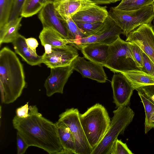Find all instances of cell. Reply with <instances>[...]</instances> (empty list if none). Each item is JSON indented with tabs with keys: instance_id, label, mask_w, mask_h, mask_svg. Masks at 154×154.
<instances>
[{
	"instance_id": "1",
	"label": "cell",
	"mask_w": 154,
	"mask_h": 154,
	"mask_svg": "<svg viewBox=\"0 0 154 154\" xmlns=\"http://www.w3.org/2000/svg\"><path fill=\"white\" fill-rule=\"evenodd\" d=\"M12 124L29 147L39 148L49 154H65L56 123L43 117L36 106H29L28 114L25 118L15 116Z\"/></svg>"
},
{
	"instance_id": "2",
	"label": "cell",
	"mask_w": 154,
	"mask_h": 154,
	"mask_svg": "<svg viewBox=\"0 0 154 154\" xmlns=\"http://www.w3.org/2000/svg\"><path fill=\"white\" fill-rule=\"evenodd\" d=\"M0 81L2 103L15 101L26 85L23 66L15 53L7 47L0 51Z\"/></svg>"
},
{
	"instance_id": "3",
	"label": "cell",
	"mask_w": 154,
	"mask_h": 154,
	"mask_svg": "<svg viewBox=\"0 0 154 154\" xmlns=\"http://www.w3.org/2000/svg\"><path fill=\"white\" fill-rule=\"evenodd\" d=\"M80 120L88 140L93 150L108 131L111 121L105 107L97 103L83 114Z\"/></svg>"
},
{
	"instance_id": "4",
	"label": "cell",
	"mask_w": 154,
	"mask_h": 154,
	"mask_svg": "<svg viewBox=\"0 0 154 154\" xmlns=\"http://www.w3.org/2000/svg\"><path fill=\"white\" fill-rule=\"evenodd\" d=\"M113 112V116L109 128L91 154H111L113 145L118 137L124 134L135 114L128 106L117 108Z\"/></svg>"
},
{
	"instance_id": "5",
	"label": "cell",
	"mask_w": 154,
	"mask_h": 154,
	"mask_svg": "<svg viewBox=\"0 0 154 154\" xmlns=\"http://www.w3.org/2000/svg\"><path fill=\"white\" fill-rule=\"evenodd\" d=\"M108 15L122 30L126 37L129 33L143 24H151L154 19L151 5L138 10L125 11L111 7Z\"/></svg>"
},
{
	"instance_id": "6",
	"label": "cell",
	"mask_w": 154,
	"mask_h": 154,
	"mask_svg": "<svg viewBox=\"0 0 154 154\" xmlns=\"http://www.w3.org/2000/svg\"><path fill=\"white\" fill-rule=\"evenodd\" d=\"M104 66L114 73L142 70L134 58L129 42L122 39L120 36L109 45L108 55Z\"/></svg>"
},
{
	"instance_id": "7",
	"label": "cell",
	"mask_w": 154,
	"mask_h": 154,
	"mask_svg": "<svg viewBox=\"0 0 154 154\" xmlns=\"http://www.w3.org/2000/svg\"><path fill=\"white\" fill-rule=\"evenodd\" d=\"M77 108L67 109L59 116V120L69 128L74 139L76 154H91L93 149L87 138L81 124Z\"/></svg>"
},
{
	"instance_id": "8",
	"label": "cell",
	"mask_w": 154,
	"mask_h": 154,
	"mask_svg": "<svg viewBox=\"0 0 154 154\" xmlns=\"http://www.w3.org/2000/svg\"><path fill=\"white\" fill-rule=\"evenodd\" d=\"M123 33L121 28L108 15L103 26L95 34L86 37L69 41L68 44L79 50L83 46L92 43L110 45Z\"/></svg>"
},
{
	"instance_id": "9",
	"label": "cell",
	"mask_w": 154,
	"mask_h": 154,
	"mask_svg": "<svg viewBox=\"0 0 154 154\" xmlns=\"http://www.w3.org/2000/svg\"><path fill=\"white\" fill-rule=\"evenodd\" d=\"M126 41L135 43L154 64V30L151 24H143L131 32Z\"/></svg>"
},
{
	"instance_id": "10",
	"label": "cell",
	"mask_w": 154,
	"mask_h": 154,
	"mask_svg": "<svg viewBox=\"0 0 154 154\" xmlns=\"http://www.w3.org/2000/svg\"><path fill=\"white\" fill-rule=\"evenodd\" d=\"M77 49L68 44L52 48L49 53H45L42 55V63L50 69L70 65L79 56Z\"/></svg>"
},
{
	"instance_id": "11",
	"label": "cell",
	"mask_w": 154,
	"mask_h": 154,
	"mask_svg": "<svg viewBox=\"0 0 154 154\" xmlns=\"http://www.w3.org/2000/svg\"><path fill=\"white\" fill-rule=\"evenodd\" d=\"M113 102L116 108L125 107L128 105L134 89L122 73H115L111 81Z\"/></svg>"
},
{
	"instance_id": "12",
	"label": "cell",
	"mask_w": 154,
	"mask_h": 154,
	"mask_svg": "<svg viewBox=\"0 0 154 154\" xmlns=\"http://www.w3.org/2000/svg\"><path fill=\"white\" fill-rule=\"evenodd\" d=\"M71 65L51 68V72L46 80L44 87L48 97L59 93L63 94L64 86L73 72Z\"/></svg>"
},
{
	"instance_id": "13",
	"label": "cell",
	"mask_w": 154,
	"mask_h": 154,
	"mask_svg": "<svg viewBox=\"0 0 154 154\" xmlns=\"http://www.w3.org/2000/svg\"><path fill=\"white\" fill-rule=\"evenodd\" d=\"M71 65L74 70L80 73L84 77L102 83L105 82L107 79L102 65L87 61L84 57L78 56L73 60Z\"/></svg>"
},
{
	"instance_id": "14",
	"label": "cell",
	"mask_w": 154,
	"mask_h": 154,
	"mask_svg": "<svg viewBox=\"0 0 154 154\" xmlns=\"http://www.w3.org/2000/svg\"><path fill=\"white\" fill-rule=\"evenodd\" d=\"M38 17L43 28H51L67 41L69 40L66 28L63 21L57 14L53 3L44 5L39 12Z\"/></svg>"
},
{
	"instance_id": "15",
	"label": "cell",
	"mask_w": 154,
	"mask_h": 154,
	"mask_svg": "<svg viewBox=\"0 0 154 154\" xmlns=\"http://www.w3.org/2000/svg\"><path fill=\"white\" fill-rule=\"evenodd\" d=\"M108 15L106 6L94 4L82 9L71 17L75 22L94 23L103 22Z\"/></svg>"
},
{
	"instance_id": "16",
	"label": "cell",
	"mask_w": 154,
	"mask_h": 154,
	"mask_svg": "<svg viewBox=\"0 0 154 154\" xmlns=\"http://www.w3.org/2000/svg\"><path fill=\"white\" fill-rule=\"evenodd\" d=\"M53 3L61 19L71 17L82 9L95 4L91 0H56Z\"/></svg>"
},
{
	"instance_id": "17",
	"label": "cell",
	"mask_w": 154,
	"mask_h": 154,
	"mask_svg": "<svg viewBox=\"0 0 154 154\" xmlns=\"http://www.w3.org/2000/svg\"><path fill=\"white\" fill-rule=\"evenodd\" d=\"M26 38L19 34L12 42L15 52L28 64L33 66L42 63V56L38 55L27 45Z\"/></svg>"
},
{
	"instance_id": "18",
	"label": "cell",
	"mask_w": 154,
	"mask_h": 154,
	"mask_svg": "<svg viewBox=\"0 0 154 154\" xmlns=\"http://www.w3.org/2000/svg\"><path fill=\"white\" fill-rule=\"evenodd\" d=\"M109 47L108 44L94 43L86 45L80 50L85 58L104 66L108 56Z\"/></svg>"
},
{
	"instance_id": "19",
	"label": "cell",
	"mask_w": 154,
	"mask_h": 154,
	"mask_svg": "<svg viewBox=\"0 0 154 154\" xmlns=\"http://www.w3.org/2000/svg\"><path fill=\"white\" fill-rule=\"evenodd\" d=\"M58 135L65 154H76V147L73 136L69 128L58 120L55 123Z\"/></svg>"
},
{
	"instance_id": "20",
	"label": "cell",
	"mask_w": 154,
	"mask_h": 154,
	"mask_svg": "<svg viewBox=\"0 0 154 154\" xmlns=\"http://www.w3.org/2000/svg\"><path fill=\"white\" fill-rule=\"evenodd\" d=\"M121 73L125 77L135 90L154 85V78L142 70H134Z\"/></svg>"
},
{
	"instance_id": "21",
	"label": "cell",
	"mask_w": 154,
	"mask_h": 154,
	"mask_svg": "<svg viewBox=\"0 0 154 154\" xmlns=\"http://www.w3.org/2000/svg\"><path fill=\"white\" fill-rule=\"evenodd\" d=\"M23 17L8 21L0 27V45L3 43L12 42L19 34L18 30L21 26Z\"/></svg>"
},
{
	"instance_id": "22",
	"label": "cell",
	"mask_w": 154,
	"mask_h": 154,
	"mask_svg": "<svg viewBox=\"0 0 154 154\" xmlns=\"http://www.w3.org/2000/svg\"><path fill=\"white\" fill-rule=\"evenodd\" d=\"M39 38L43 46L49 45L52 48H55L68 44L67 40L57 32L49 28L43 27L39 34Z\"/></svg>"
},
{
	"instance_id": "23",
	"label": "cell",
	"mask_w": 154,
	"mask_h": 154,
	"mask_svg": "<svg viewBox=\"0 0 154 154\" xmlns=\"http://www.w3.org/2000/svg\"><path fill=\"white\" fill-rule=\"evenodd\" d=\"M138 94L141 100L145 112V132L147 133L153 128L154 124V104L139 92Z\"/></svg>"
},
{
	"instance_id": "24",
	"label": "cell",
	"mask_w": 154,
	"mask_h": 154,
	"mask_svg": "<svg viewBox=\"0 0 154 154\" xmlns=\"http://www.w3.org/2000/svg\"><path fill=\"white\" fill-rule=\"evenodd\" d=\"M61 19L63 21L67 31L69 37L68 42L88 36L78 27L71 17H66Z\"/></svg>"
},
{
	"instance_id": "25",
	"label": "cell",
	"mask_w": 154,
	"mask_h": 154,
	"mask_svg": "<svg viewBox=\"0 0 154 154\" xmlns=\"http://www.w3.org/2000/svg\"><path fill=\"white\" fill-rule=\"evenodd\" d=\"M153 2L154 0H127L123 2H121L115 7L121 10L132 11L151 5Z\"/></svg>"
},
{
	"instance_id": "26",
	"label": "cell",
	"mask_w": 154,
	"mask_h": 154,
	"mask_svg": "<svg viewBox=\"0 0 154 154\" xmlns=\"http://www.w3.org/2000/svg\"><path fill=\"white\" fill-rule=\"evenodd\" d=\"M40 0H25L22 10L21 16L28 17L38 13L43 6L39 2Z\"/></svg>"
},
{
	"instance_id": "27",
	"label": "cell",
	"mask_w": 154,
	"mask_h": 154,
	"mask_svg": "<svg viewBox=\"0 0 154 154\" xmlns=\"http://www.w3.org/2000/svg\"><path fill=\"white\" fill-rule=\"evenodd\" d=\"M15 0H0V27L8 22Z\"/></svg>"
},
{
	"instance_id": "28",
	"label": "cell",
	"mask_w": 154,
	"mask_h": 154,
	"mask_svg": "<svg viewBox=\"0 0 154 154\" xmlns=\"http://www.w3.org/2000/svg\"><path fill=\"white\" fill-rule=\"evenodd\" d=\"M78 27L88 36L94 34L103 26V22L89 23L80 22H75Z\"/></svg>"
},
{
	"instance_id": "29",
	"label": "cell",
	"mask_w": 154,
	"mask_h": 154,
	"mask_svg": "<svg viewBox=\"0 0 154 154\" xmlns=\"http://www.w3.org/2000/svg\"><path fill=\"white\" fill-rule=\"evenodd\" d=\"M128 42L130 48L135 61L139 67L142 71H144L142 55L143 51L135 43L133 42Z\"/></svg>"
},
{
	"instance_id": "30",
	"label": "cell",
	"mask_w": 154,
	"mask_h": 154,
	"mask_svg": "<svg viewBox=\"0 0 154 154\" xmlns=\"http://www.w3.org/2000/svg\"><path fill=\"white\" fill-rule=\"evenodd\" d=\"M125 143L117 139L114 142L111 154H133Z\"/></svg>"
},
{
	"instance_id": "31",
	"label": "cell",
	"mask_w": 154,
	"mask_h": 154,
	"mask_svg": "<svg viewBox=\"0 0 154 154\" xmlns=\"http://www.w3.org/2000/svg\"><path fill=\"white\" fill-rule=\"evenodd\" d=\"M25 0H15L8 21L15 19L21 16Z\"/></svg>"
},
{
	"instance_id": "32",
	"label": "cell",
	"mask_w": 154,
	"mask_h": 154,
	"mask_svg": "<svg viewBox=\"0 0 154 154\" xmlns=\"http://www.w3.org/2000/svg\"><path fill=\"white\" fill-rule=\"evenodd\" d=\"M143 60L144 71L154 78V64L149 58L143 52Z\"/></svg>"
},
{
	"instance_id": "33",
	"label": "cell",
	"mask_w": 154,
	"mask_h": 154,
	"mask_svg": "<svg viewBox=\"0 0 154 154\" xmlns=\"http://www.w3.org/2000/svg\"><path fill=\"white\" fill-rule=\"evenodd\" d=\"M136 90L142 94L154 104V85L140 88Z\"/></svg>"
},
{
	"instance_id": "34",
	"label": "cell",
	"mask_w": 154,
	"mask_h": 154,
	"mask_svg": "<svg viewBox=\"0 0 154 154\" xmlns=\"http://www.w3.org/2000/svg\"><path fill=\"white\" fill-rule=\"evenodd\" d=\"M17 154H23L24 153L29 146L17 132Z\"/></svg>"
},
{
	"instance_id": "35",
	"label": "cell",
	"mask_w": 154,
	"mask_h": 154,
	"mask_svg": "<svg viewBox=\"0 0 154 154\" xmlns=\"http://www.w3.org/2000/svg\"><path fill=\"white\" fill-rule=\"evenodd\" d=\"M29 102L26 104L17 108L16 110V116L20 118H23L26 117L28 114L29 111Z\"/></svg>"
},
{
	"instance_id": "36",
	"label": "cell",
	"mask_w": 154,
	"mask_h": 154,
	"mask_svg": "<svg viewBox=\"0 0 154 154\" xmlns=\"http://www.w3.org/2000/svg\"><path fill=\"white\" fill-rule=\"evenodd\" d=\"M26 42L28 46L32 50L36 52V48L38 44L37 40L33 38H26Z\"/></svg>"
},
{
	"instance_id": "37",
	"label": "cell",
	"mask_w": 154,
	"mask_h": 154,
	"mask_svg": "<svg viewBox=\"0 0 154 154\" xmlns=\"http://www.w3.org/2000/svg\"><path fill=\"white\" fill-rule=\"evenodd\" d=\"M96 5L109 4L112 3V0H91Z\"/></svg>"
},
{
	"instance_id": "38",
	"label": "cell",
	"mask_w": 154,
	"mask_h": 154,
	"mask_svg": "<svg viewBox=\"0 0 154 154\" xmlns=\"http://www.w3.org/2000/svg\"><path fill=\"white\" fill-rule=\"evenodd\" d=\"M55 0H40L39 2L42 5L44 6L47 3H53Z\"/></svg>"
},
{
	"instance_id": "39",
	"label": "cell",
	"mask_w": 154,
	"mask_h": 154,
	"mask_svg": "<svg viewBox=\"0 0 154 154\" xmlns=\"http://www.w3.org/2000/svg\"><path fill=\"white\" fill-rule=\"evenodd\" d=\"M121 0H112V3H115L116 2L120 1Z\"/></svg>"
},
{
	"instance_id": "40",
	"label": "cell",
	"mask_w": 154,
	"mask_h": 154,
	"mask_svg": "<svg viewBox=\"0 0 154 154\" xmlns=\"http://www.w3.org/2000/svg\"><path fill=\"white\" fill-rule=\"evenodd\" d=\"M151 5H152V8H153V12L154 13V2H153V3H152Z\"/></svg>"
},
{
	"instance_id": "41",
	"label": "cell",
	"mask_w": 154,
	"mask_h": 154,
	"mask_svg": "<svg viewBox=\"0 0 154 154\" xmlns=\"http://www.w3.org/2000/svg\"><path fill=\"white\" fill-rule=\"evenodd\" d=\"M127 0H121V2H123Z\"/></svg>"
},
{
	"instance_id": "42",
	"label": "cell",
	"mask_w": 154,
	"mask_h": 154,
	"mask_svg": "<svg viewBox=\"0 0 154 154\" xmlns=\"http://www.w3.org/2000/svg\"><path fill=\"white\" fill-rule=\"evenodd\" d=\"M153 128H154V124L153 125Z\"/></svg>"
},
{
	"instance_id": "43",
	"label": "cell",
	"mask_w": 154,
	"mask_h": 154,
	"mask_svg": "<svg viewBox=\"0 0 154 154\" xmlns=\"http://www.w3.org/2000/svg\"><path fill=\"white\" fill-rule=\"evenodd\" d=\"M153 24H154V21H153Z\"/></svg>"
}]
</instances>
